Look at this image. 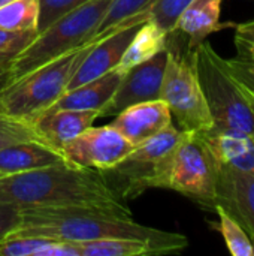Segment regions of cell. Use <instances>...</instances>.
Masks as SVG:
<instances>
[{
  "mask_svg": "<svg viewBox=\"0 0 254 256\" xmlns=\"http://www.w3.org/2000/svg\"><path fill=\"white\" fill-rule=\"evenodd\" d=\"M7 237H42L67 243L136 238L156 246L160 255L178 254L189 246V238L181 234L144 226L135 222L132 213L97 206L21 210V220Z\"/></svg>",
  "mask_w": 254,
  "mask_h": 256,
  "instance_id": "6da1fadb",
  "label": "cell"
},
{
  "mask_svg": "<svg viewBox=\"0 0 254 256\" xmlns=\"http://www.w3.org/2000/svg\"><path fill=\"white\" fill-rule=\"evenodd\" d=\"M0 204L19 212L97 206L132 213L102 171L73 166L67 162L0 177Z\"/></svg>",
  "mask_w": 254,
  "mask_h": 256,
  "instance_id": "7a4b0ae2",
  "label": "cell"
},
{
  "mask_svg": "<svg viewBox=\"0 0 254 256\" xmlns=\"http://www.w3.org/2000/svg\"><path fill=\"white\" fill-rule=\"evenodd\" d=\"M214 128L254 135V84L234 58L204 40L192 50Z\"/></svg>",
  "mask_w": 254,
  "mask_h": 256,
  "instance_id": "3957f363",
  "label": "cell"
},
{
  "mask_svg": "<svg viewBox=\"0 0 254 256\" xmlns=\"http://www.w3.org/2000/svg\"><path fill=\"white\" fill-rule=\"evenodd\" d=\"M91 44L66 52L0 90V111L33 123L67 90L69 82L90 51Z\"/></svg>",
  "mask_w": 254,
  "mask_h": 256,
  "instance_id": "277c9868",
  "label": "cell"
},
{
  "mask_svg": "<svg viewBox=\"0 0 254 256\" xmlns=\"http://www.w3.org/2000/svg\"><path fill=\"white\" fill-rule=\"evenodd\" d=\"M111 3L112 0H91L37 33L33 42L10 63V82L39 66L85 45L102 22Z\"/></svg>",
  "mask_w": 254,
  "mask_h": 256,
  "instance_id": "5b68a950",
  "label": "cell"
},
{
  "mask_svg": "<svg viewBox=\"0 0 254 256\" xmlns=\"http://www.w3.org/2000/svg\"><path fill=\"white\" fill-rule=\"evenodd\" d=\"M184 135V130L169 124L153 138L136 146L114 168L102 172L124 201L138 198L148 189H166L171 160Z\"/></svg>",
  "mask_w": 254,
  "mask_h": 256,
  "instance_id": "8992f818",
  "label": "cell"
},
{
  "mask_svg": "<svg viewBox=\"0 0 254 256\" xmlns=\"http://www.w3.org/2000/svg\"><path fill=\"white\" fill-rule=\"evenodd\" d=\"M160 99L168 105L181 130L207 132L214 128V120L198 78L192 50L187 48L186 52H181L168 44V60Z\"/></svg>",
  "mask_w": 254,
  "mask_h": 256,
  "instance_id": "52a82bcc",
  "label": "cell"
},
{
  "mask_svg": "<svg viewBox=\"0 0 254 256\" xmlns=\"http://www.w3.org/2000/svg\"><path fill=\"white\" fill-rule=\"evenodd\" d=\"M220 162L201 132H186L169 166L168 188L180 192L204 207L217 201Z\"/></svg>",
  "mask_w": 254,
  "mask_h": 256,
  "instance_id": "ba28073f",
  "label": "cell"
},
{
  "mask_svg": "<svg viewBox=\"0 0 254 256\" xmlns=\"http://www.w3.org/2000/svg\"><path fill=\"white\" fill-rule=\"evenodd\" d=\"M135 146L129 142L115 128L90 126L82 134L67 141L61 153L64 160L73 166L108 171L120 164Z\"/></svg>",
  "mask_w": 254,
  "mask_h": 256,
  "instance_id": "9c48e42d",
  "label": "cell"
},
{
  "mask_svg": "<svg viewBox=\"0 0 254 256\" xmlns=\"http://www.w3.org/2000/svg\"><path fill=\"white\" fill-rule=\"evenodd\" d=\"M166 60L168 48L126 70L115 93L100 110V117L117 116L132 105L160 99Z\"/></svg>",
  "mask_w": 254,
  "mask_h": 256,
  "instance_id": "30bf717a",
  "label": "cell"
},
{
  "mask_svg": "<svg viewBox=\"0 0 254 256\" xmlns=\"http://www.w3.org/2000/svg\"><path fill=\"white\" fill-rule=\"evenodd\" d=\"M142 22L120 27L114 30L112 33H109L106 38L91 44L90 51L87 52V56L78 66V69L75 70L67 90L78 87L84 82H88L91 80H96L108 74L109 70L115 69L129 42L132 40V38L135 36Z\"/></svg>",
  "mask_w": 254,
  "mask_h": 256,
  "instance_id": "8fae6325",
  "label": "cell"
},
{
  "mask_svg": "<svg viewBox=\"0 0 254 256\" xmlns=\"http://www.w3.org/2000/svg\"><path fill=\"white\" fill-rule=\"evenodd\" d=\"M169 124H172V114L162 99L132 105L117 114L111 123L135 147L153 138Z\"/></svg>",
  "mask_w": 254,
  "mask_h": 256,
  "instance_id": "7c38bea8",
  "label": "cell"
},
{
  "mask_svg": "<svg viewBox=\"0 0 254 256\" xmlns=\"http://www.w3.org/2000/svg\"><path fill=\"white\" fill-rule=\"evenodd\" d=\"M244 226L254 243V176L220 165L217 201Z\"/></svg>",
  "mask_w": 254,
  "mask_h": 256,
  "instance_id": "4fadbf2b",
  "label": "cell"
},
{
  "mask_svg": "<svg viewBox=\"0 0 254 256\" xmlns=\"http://www.w3.org/2000/svg\"><path fill=\"white\" fill-rule=\"evenodd\" d=\"M100 117L99 111L55 110L45 111L33 120L39 138L49 147L61 152L63 146L82 134Z\"/></svg>",
  "mask_w": 254,
  "mask_h": 256,
  "instance_id": "5bb4252c",
  "label": "cell"
},
{
  "mask_svg": "<svg viewBox=\"0 0 254 256\" xmlns=\"http://www.w3.org/2000/svg\"><path fill=\"white\" fill-rule=\"evenodd\" d=\"M201 134L210 144L220 165L241 174L254 176V135L219 128Z\"/></svg>",
  "mask_w": 254,
  "mask_h": 256,
  "instance_id": "9a60e30c",
  "label": "cell"
},
{
  "mask_svg": "<svg viewBox=\"0 0 254 256\" xmlns=\"http://www.w3.org/2000/svg\"><path fill=\"white\" fill-rule=\"evenodd\" d=\"M222 6L223 0H192L183 9L175 22L174 32L183 33L189 38V50H193L216 32L226 27H235L232 22H220Z\"/></svg>",
  "mask_w": 254,
  "mask_h": 256,
  "instance_id": "2e32d148",
  "label": "cell"
},
{
  "mask_svg": "<svg viewBox=\"0 0 254 256\" xmlns=\"http://www.w3.org/2000/svg\"><path fill=\"white\" fill-rule=\"evenodd\" d=\"M123 74L118 69H112L108 74L84 82L78 87L66 90L60 99L52 104L46 111L55 110H79V111H99L115 93Z\"/></svg>",
  "mask_w": 254,
  "mask_h": 256,
  "instance_id": "e0dca14e",
  "label": "cell"
},
{
  "mask_svg": "<svg viewBox=\"0 0 254 256\" xmlns=\"http://www.w3.org/2000/svg\"><path fill=\"white\" fill-rule=\"evenodd\" d=\"M61 152L40 141H21L0 148V172L3 176L27 172L63 164Z\"/></svg>",
  "mask_w": 254,
  "mask_h": 256,
  "instance_id": "ac0fdd59",
  "label": "cell"
},
{
  "mask_svg": "<svg viewBox=\"0 0 254 256\" xmlns=\"http://www.w3.org/2000/svg\"><path fill=\"white\" fill-rule=\"evenodd\" d=\"M169 33H166L160 26H157L153 20H145L139 28L136 30L135 36L129 42L120 63L115 69L121 74L129 70L130 68L154 57L160 51L168 48Z\"/></svg>",
  "mask_w": 254,
  "mask_h": 256,
  "instance_id": "d6986e66",
  "label": "cell"
},
{
  "mask_svg": "<svg viewBox=\"0 0 254 256\" xmlns=\"http://www.w3.org/2000/svg\"><path fill=\"white\" fill-rule=\"evenodd\" d=\"M156 2L157 0H112L102 22L87 44H94L120 27L144 22L150 18V9Z\"/></svg>",
  "mask_w": 254,
  "mask_h": 256,
  "instance_id": "ffe728a7",
  "label": "cell"
},
{
  "mask_svg": "<svg viewBox=\"0 0 254 256\" xmlns=\"http://www.w3.org/2000/svg\"><path fill=\"white\" fill-rule=\"evenodd\" d=\"M0 256H79L78 244L42 237H6Z\"/></svg>",
  "mask_w": 254,
  "mask_h": 256,
  "instance_id": "44dd1931",
  "label": "cell"
},
{
  "mask_svg": "<svg viewBox=\"0 0 254 256\" xmlns=\"http://www.w3.org/2000/svg\"><path fill=\"white\" fill-rule=\"evenodd\" d=\"M79 256H144L160 255L159 249L148 242L136 238H103L76 243Z\"/></svg>",
  "mask_w": 254,
  "mask_h": 256,
  "instance_id": "7402d4cb",
  "label": "cell"
},
{
  "mask_svg": "<svg viewBox=\"0 0 254 256\" xmlns=\"http://www.w3.org/2000/svg\"><path fill=\"white\" fill-rule=\"evenodd\" d=\"M39 0H12L0 6V28L16 33H37Z\"/></svg>",
  "mask_w": 254,
  "mask_h": 256,
  "instance_id": "603a6c76",
  "label": "cell"
},
{
  "mask_svg": "<svg viewBox=\"0 0 254 256\" xmlns=\"http://www.w3.org/2000/svg\"><path fill=\"white\" fill-rule=\"evenodd\" d=\"M219 216V231L225 238L229 252L234 256H254V243L244 226L222 204L214 206Z\"/></svg>",
  "mask_w": 254,
  "mask_h": 256,
  "instance_id": "cb8c5ba5",
  "label": "cell"
},
{
  "mask_svg": "<svg viewBox=\"0 0 254 256\" xmlns=\"http://www.w3.org/2000/svg\"><path fill=\"white\" fill-rule=\"evenodd\" d=\"M21 141L43 142L39 138L33 123L10 117L0 111V148L6 147L9 144L21 142Z\"/></svg>",
  "mask_w": 254,
  "mask_h": 256,
  "instance_id": "d4e9b609",
  "label": "cell"
},
{
  "mask_svg": "<svg viewBox=\"0 0 254 256\" xmlns=\"http://www.w3.org/2000/svg\"><path fill=\"white\" fill-rule=\"evenodd\" d=\"M36 36L37 33H16L0 28V68L10 66Z\"/></svg>",
  "mask_w": 254,
  "mask_h": 256,
  "instance_id": "484cf974",
  "label": "cell"
},
{
  "mask_svg": "<svg viewBox=\"0 0 254 256\" xmlns=\"http://www.w3.org/2000/svg\"><path fill=\"white\" fill-rule=\"evenodd\" d=\"M91 0H39L40 12H39V26L37 33L43 32L54 21L64 16L66 14L84 6Z\"/></svg>",
  "mask_w": 254,
  "mask_h": 256,
  "instance_id": "4316f807",
  "label": "cell"
},
{
  "mask_svg": "<svg viewBox=\"0 0 254 256\" xmlns=\"http://www.w3.org/2000/svg\"><path fill=\"white\" fill-rule=\"evenodd\" d=\"M190 2L192 0H157L150 9V20L171 34L180 14Z\"/></svg>",
  "mask_w": 254,
  "mask_h": 256,
  "instance_id": "83f0119b",
  "label": "cell"
},
{
  "mask_svg": "<svg viewBox=\"0 0 254 256\" xmlns=\"http://www.w3.org/2000/svg\"><path fill=\"white\" fill-rule=\"evenodd\" d=\"M235 46L237 56L234 57V60L240 64V68L254 84V44L240 36H235Z\"/></svg>",
  "mask_w": 254,
  "mask_h": 256,
  "instance_id": "f1b7e54d",
  "label": "cell"
},
{
  "mask_svg": "<svg viewBox=\"0 0 254 256\" xmlns=\"http://www.w3.org/2000/svg\"><path fill=\"white\" fill-rule=\"evenodd\" d=\"M21 212L15 207L0 204V242L6 238L19 224Z\"/></svg>",
  "mask_w": 254,
  "mask_h": 256,
  "instance_id": "f546056e",
  "label": "cell"
},
{
  "mask_svg": "<svg viewBox=\"0 0 254 256\" xmlns=\"http://www.w3.org/2000/svg\"><path fill=\"white\" fill-rule=\"evenodd\" d=\"M234 28H237V34L235 36H240V38H243V39L254 44V20L253 21L243 22V24H235Z\"/></svg>",
  "mask_w": 254,
  "mask_h": 256,
  "instance_id": "4dcf8cb0",
  "label": "cell"
},
{
  "mask_svg": "<svg viewBox=\"0 0 254 256\" xmlns=\"http://www.w3.org/2000/svg\"><path fill=\"white\" fill-rule=\"evenodd\" d=\"M10 82V68L3 66L0 68V90L4 88Z\"/></svg>",
  "mask_w": 254,
  "mask_h": 256,
  "instance_id": "1f68e13d",
  "label": "cell"
},
{
  "mask_svg": "<svg viewBox=\"0 0 254 256\" xmlns=\"http://www.w3.org/2000/svg\"><path fill=\"white\" fill-rule=\"evenodd\" d=\"M9 2H12V0H0V6H3V4H6Z\"/></svg>",
  "mask_w": 254,
  "mask_h": 256,
  "instance_id": "d6a6232c",
  "label": "cell"
},
{
  "mask_svg": "<svg viewBox=\"0 0 254 256\" xmlns=\"http://www.w3.org/2000/svg\"><path fill=\"white\" fill-rule=\"evenodd\" d=\"M0 177H3V174H1V172H0Z\"/></svg>",
  "mask_w": 254,
  "mask_h": 256,
  "instance_id": "836d02e7",
  "label": "cell"
}]
</instances>
